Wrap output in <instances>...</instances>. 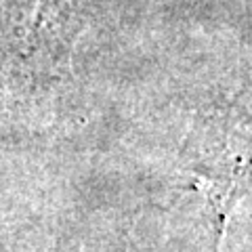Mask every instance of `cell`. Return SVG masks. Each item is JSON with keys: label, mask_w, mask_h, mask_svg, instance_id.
Listing matches in <instances>:
<instances>
[{"label": "cell", "mask_w": 252, "mask_h": 252, "mask_svg": "<svg viewBox=\"0 0 252 252\" xmlns=\"http://www.w3.org/2000/svg\"><path fill=\"white\" fill-rule=\"evenodd\" d=\"M248 105L238 99L210 112L189 141V170L206 193L217 225V244L231 208L248 191L250 179Z\"/></svg>", "instance_id": "cell-1"}]
</instances>
